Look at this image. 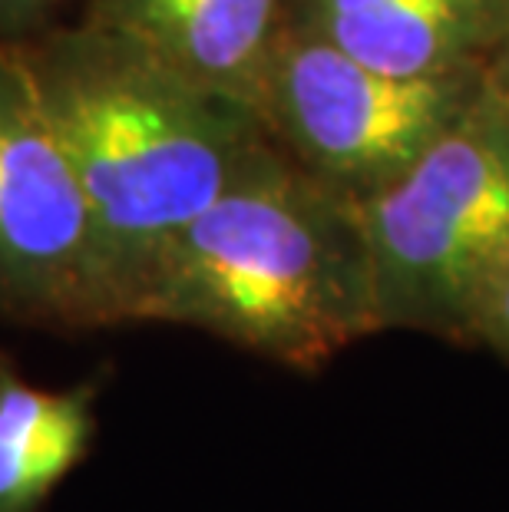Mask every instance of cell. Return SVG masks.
<instances>
[{"instance_id":"cell-1","label":"cell","mask_w":509,"mask_h":512,"mask_svg":"<svg viewBox=\"0 0 509 512\" xmlns=\"http://www.w3.org/2000/svg\"><path fill=\"white\" fill-rule=\"evenodd\" d=\"M17 47L90 212L96 328L143 324L169 248L268 143L262 119L86 20Z\"/></svg>"},{"instance_id":"cell-2","label":"cell","mask_w":509,"mask_h":512,"mask_svg":"<svg viewBox=\"0 0 509 512\" xmlns=\"http://www.w3.org/2000/svg\"><path fill=\"white\" fill-rule=\"evenodd\" d=\"M143 324L222 337L314 374L381 331L354 195L268 143L176 238Z\"/></svg>"},{"instance_id":"cell-3","label":"cell","mask_w":509,"mask_h":512,"mask_svg":"<svg viewBox=\"0 0 509 512\" xmlns=\"http://www.w3.org/2000/svg\"><path fill=\"white\" fill-rule=\"evenodd\" d=\"M357 202L381 331L473 341L509 252V83L480 90L404 176Z\"/></svg>"},{"instance_id":"cell-4","label":"cell","mask_w":509,"mask_h":512,"mask_svg":"<svg viewBox=\"0 0 509 512\" xmlns=\"http://www.w3.org/2000/svg\"><path fill=\"white\" fill-rule=\"evenodd\" d=\"M483 73L391 76L285 24L258 86L255 113L272 143L341 192L391 185L457 123Z\"/></svg>"},{"instance_id":"cell-5","label":"cell","mask_w":509,"mask_h":512,"mask_svg":"<svg viewBox=\"0 0 509 512\" xmlns=\"http://www.w3.org/2000/svg\"><path fill=\"white\" fill-rule=\"evenodd\" d=\"M0 318L96 328L90 212L17 40H0Z\"/></svg>"},{"instance_id":"cell-6","label":"cell","mask_w":509,"mask_h":512,"mask_svg":"<svg viewBox=\"0 0 509 512\" xmlns=\"http://www.w3.org/2000/svg\"><path fill=\"white\" fill-rule=\"evenodd\" d=\"M83 20L182 80L255 110L288 0H90Z\"/></svg>"},{"instance_id":"cell-7","label":"cell","mask_w":509,"mask_h":512,"mask_svg":"<svg viewBox=\"0 0 509 512\" xmlns=\"http://www.w3.org/2000/svg\"><path fill=\"white\" fill-rule=\"evenodd\" d=\"M288 24L377 73L453 76L509 37V0H288Z\"/></svg>"},{"instance_id":"cell-8","label":"cell","mask_w":509,"mask_h":512,"mask_svg":"<svg viewBox=\"0 0 509 512\" xmlns=\"http://www.w3.org/2000/svg\"><path fill=\"white\" fill-rule=\"evenodd\" d=\"M100 380L47 390L0 351V512H43L90 456Z\"/></svg>"},{"instance_id":"cell-9","label":"cell","mask_w":509,"mask_h":512,"mask_svg":"<svg viewBox=\"0 0 509 512\" xmlns=\"http://www.w3.org/2000/svg\"><path fill=\"white\" fill-rule=\"evenodd\" d=\"M473 341L493 347L496 354L509 357V252L503 258V265L496 268L490 288H486Z\"/></svg>"},{"instance_id":"cell-10","label":"cell","mask_w":509,"mask_h":512,"mask_svg":"<svg viewBox=\"0 0 509 512\" xmlns=\"http://www.w3.org/2000/svg\"><path fill=\"white\" fill-rule=\"evenodd\" d=\"M53 0H0V40H24L43 27Z\"/></svg>"}]
</instances>
